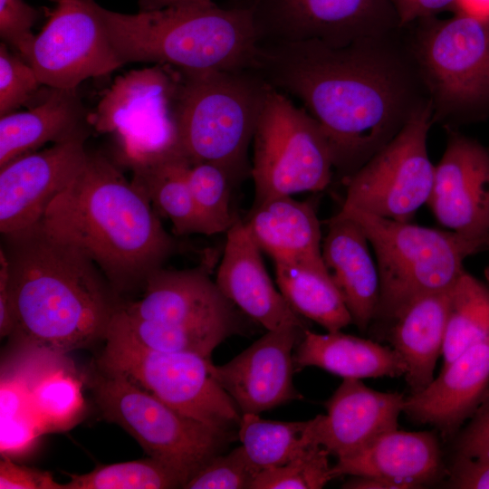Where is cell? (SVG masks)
Returning <instances> with one entry per match:
<instances>
[{"label":"cell","instance_id":"10","mask_svg":"<svg viewBox=\"0 0 489 489\" xmlns=\"http://www.w3.org/2000/svg\"><path fill=\"white\" fill-rule=\"evenodd\" d=\"M99 359L102 371L120 374L177 412L215 428L235 431L242 414L213 374L211 360L147 348L108 329Z\"/></svg>","mask_w":489,"mask_h":489},{"label":"cell","instance_id":"27","mask_svg":"<svg viewBox=\"0 0 489 489\" xmlns=\"http://www.w3.org/2000/svg\"><path fill=\"white\" fill-rule=\"evenodd\" d=\"M296 369L318 367L342 379L405 376L407 365L393 349L340 331H303L293 354Z\"/></svg>","mask_w":489,"mask_h":489},{"label":"cell","instance_id":"33","mask_svg":"<svg viewBox=\"0 0 489 489\" xmlns=\"http://www.w3.org/2000/svg\"><path fill=\"white\" fill-rule=\"evenodd\" d=\"M62 489L182 488L178 475L152 458L99 465L83 475H69Z\"/></svg>","mask_w":489,"mask_h":489},{"label":"cell","instance_id":"34","mask_svg":"<svg viewBox=\"0 0 489 489\" xmlns=\"http://www.w3.org/2000/svg\"><path fill=\"white\" fill-rule=\"evenodd\" d=\"M188 181L209 235L227 232L237 216L231 208L233 184L226 173L215 164L197 163L189 168Z\"/></svg>","mask_w":489,"mask_h":489},{"label":"cell","instance_id":"22","mask_svg":"<svg viewBox=\"0 0 489 489\" xmlns=\"http://www.w3.org/2000/svg\"><path fill=\"white\" fill-rule=\"evenodd\" d=\"M442 471V454L434 432L398 428L381 435L358 453L339 458L332 466L334 478L345 475L374 476L398 489L421 488Z\"/></svg>","mask_w":489,"mask_h":489},{"label":"cell","instance_id":"28","mask_svg":"<svg viewBox=\"0 0 489 489\" xmlns=\"http://www.w3.org/2000/svg\"><path fill=\"white\" fill-rule=\"evenodd\" d=\"M191 165L183 153H174L132 168V182L145 192L157 214L172 223L176 235H210L191 192Z\"/></svg>","mask_w":489,"mask_h":489},{"label":"cell","instance_id":"36","mask_svg":"<svg viewBox=\"0 0 489 489\" xmlns=\"http://www.w3.org/2000/svg\"><path fill=\"white\" fill-rule=\"evenodd\" d=\"M28 398L40 420L51 425L72 420L83 406L80 382L62 370L41 377Z\"/></svg>","mask_w":489,"mask_h":489},{"label":"cell","instance_id":"18","mask_svg":"<svg viewBox=\"0 0 489 489\" xmlns=\"http://www.w3.org/2000/svg\"><path fill=\"white\" fill-rule=\"evenodd\" d=\"M304 331L295 326L267 331L230 361L214 365L215 378L242 415L302 398L292 382V350Z\"/></svg>","mask_w":489,"mask_h":489},{"label":"cell","instance_id":"30","mask_svg":"<svg viewBox=\"0 0 489 489\" xmlns=\"http://www.w3.org/2000/svg\"><path fill=\"white\" fill-rule=\"evenodd\" d=\"M238 438L250 461L260 470L283 465L308 447L320 445L316 439L315 419L274 421L259 414H243Z\"/></svg>","mask_w":489,"mask_h":489},{"label":"cell","instance_id":"4","mask_svg":"<svg viewBox=\"0 0 489 489\" xmlns=\"http://www.w3.org/2000/svg\"><path fill=\"white\" fill-rule=\"evenodd\" d=\"M123 62H154L187 71L256 66L258 40L250 10L214 2L122 14L100 7Z\"/></svg>","mask_w":489,"mask_h":489},{"label":"cell","instance_id":"7","mask_svg":"<svg viewBox=\"0 0 489 489\" xmlns=\"http://www.w3.org/2000/svg\"><path fill=\"white\" fill-rule=\"evenodd\" d=\"M413 24L409 44L433 121L451 129L489 114V16L458 12Z\"/></svg>","mask_w":489,"mask_h":489},{"label":"cell","instance_id":"1","mask_svg":"<svg viewBox=\"0 0 489 489\" xmlns=\"http://www.w3.org/2000/svg\"><path fill=\"white\" fill-rule=\"evenodd\" d=\"M402 32L342 46L319 41L258 45L256 71L319 123L345 179L429 101Z\"/></svg>","mask_w":489,"mask_h":489},{"label":"cell","instance_id":"9","mask_svg":"<svg viewBox=\"0 0 489 489\" xmlns=\"http://www.w3.org/2000/svg\"><path fill=\"white\" fill-rule=\"evenodd\" d=\"M254 205L278 196L325 189L334 158L319 123L268 84L253 139Z\"/></svg>","mask_w":489,"mask_h":489},{"label":"cell","instance_id":"43","mask_svg":"<svg viewBox=\"0 0 489 489\" xmlns=\"http://www.w3.org/2000/svg\"><path fill=\"white\" fill-rule=\"evenodd\" d=\"M397 12L400 27H406L416 21L436 16L449 9L455 8L459 0H391Z\"/></svg>","mask_w":489,"mask_h":489},{"label":"cell","instance_id":"3","mask_svg":"<svg viewBox=\"0 0 489 489\" xmlns=\"http://www.w3.org/2000/svg\"><path fill=\"white\" fill-rule=\"evenodd\" d=\"M2 235L15 313L13 334L54 354L104 339L120 303L100 268L40 222Z\"/></svg>","mask_w":489,"mask_h":489},{"label":"cell","instance_id":"49","mask_svg":"<svg viewBox=\"0 0 489 489\" xmlns=\"http://www.w3.org/2000/svg\"><path fill=\"white\" fill-rule=\"evenodd\" d=\"M456 9L470 14L489 16V0H459Z\"/></svg>","mask_w":489,"mask_h":489},{"label":"cell","instance_id":"26","mask_svg":"<svg viewBox=\"0 0 489 489\" xmlns=\"http://www.w3.org/2000/svg\"><path fill=\"white\" fill-rule=\"evenodd\" d=\"M450 289L415 299L390 323L388 338L407 365L405 379L411 394L434 379L436 360L443 353Z\"/></svg>","mask_w":489,"mask_h":489},{"label":"cell","instance_id":"25","mask_svg":"<svg viewBox=\"0 0 489 489\" xmlns=\"http://www.w3.org/2000/svg\"><path fill=\"white\" fill-rule=\"evenodd\" d=\"M76 91L49 88L35 106L0 117V168L49 141L56 143L87 130L90 114Z\"/></svg>","mask_w":489,"mask_h":489},{"label":"cell","instance_id":"14","mask_svg":"<svg viewBox=\"0 0 489 489\" xmlns=\"http://www.w3.org/2000/svg\"><path fill=\"white\" fill-rule=\"evenodd\" d=\"M94 0H56V7L34 36L27 62L42 85L76 89L92 77L123 66Z\"/></svg>","mask_w":489,"mask_h":489},{"label":"cell","instance_id":"24","mask_svg":"<svg viewBox=\"0 0 489 489\" xmlns=\"http://www.w3.org/2000/svg\"><path fill=\"white\" fill-rule=\"evenodd\" d=\"M244 224L273 262L324 263L321 231L314 205L278 196L254 205Z\"/></svg>","mask_w":489,"mask_h":489},{"label":"cell","instance_id":"41","mask_svg":"<svg viewBox=\"0 0 489 489\" xmlns=\"http://www.w3.org/2000/svg\"><path fill=\"white\" fill-rule=\"evenodd\" d=\"M1 489H62L51 473L19 465L5 456L0 462Z\"/></svg>","mask_w":489,"mask_h":489},{"label":"cell","instance_id":"20","mask_svg":"<svg viewBox=\"0 0 489 489\" xmlns=\"http://www.w3.org/2000/svg\"><path fill=\"white\" fill-rule=\"evenodd\" d=\"M405 398L380 392L358 379H343L315 419L317 442L339 458L350 456L398 427Z\"/></svg>","mask_w":489,"mask_h":489},{"label":"cell","instance_id":"8","mask_svg":"<svg viewBox=\"0 0 489 489\" xmlns=\"http://www.w3.org/2000/svg\"><path fill=\"white\" fill-rule=\"evenodd\" d=\"M102 373L93 390L103 417L123 427L150 457L176 473L183 486L235 439V431L185 416L120 374Z\"/></svg>","mask_w":489,"mask_h":489},{"label":"cell","instance_id":"39","mask_svg":"<svg viewBox=\"0 0 489 489\" xmlns=\"http://www.w3.org/2000/svg\"><path fill=\"white\" fill-rule=\"evenodd\" d=\"M39 12L24 0H0V36L24 61L35 35L32 29Z\"/></svg>","mask_w":489,"mask_h":489},{"label":"cell","instance_id":"12","mask_svg":"<svg viewBox=\"0 0 489 489\" xmlns=\"http://www.w3.org/2000/svg\"><path fill=\"white\" fill-rule=\"evenodd\" d=\"M433 123L428 101L391 141L346 178L341 207L409 222L427 203L434 185L435 166L427 152Z\"/></svg>","mask_w":489,"mask_h":489},{"label":"cell","instance_id":"48","mask_svg":"<svg viewBox=\"0 0 489 489\" xmlns=\"http://www.w3.org/2000/svg\"><path fill=\"white\" fill-rule=\"evenodd\" d=\"M211 2L213 0H138L139 11L155 10L178 5L207 4Z\"/></svg>","mask_w":489,"mask_h":489},{"label":"cell","instance_id":"29","mask_svg":"<svg viewBox=\"0 0 489 489\" xmlns=\"http://www.w3.org/2000/svg\"><path fill=\"white\" fill-rule=\"evenodd\" d=\"M276 283L290 306L328 331L352 323L351 316L324 263L274 262Z\"/></svg>","mask_w":489,"mask_h":489},{"label":"cell","instance_id":"5","mask_svg":"<svg viewBox=\"0 0 489 489\" xmlns=\"http://www.w3.org/2000/svg\"><path fill=\"white\" fill-rule=\"evenodd\" d=\"M177 70L173 116L179 149L192 165L220 167L235 186L251 174L248 149L268 83L254 68Z\"/></svg>","mask_w":489,"mask_h":489},{"label":"cell","instance_id":"21","mask_svg":"<svg viewBox=\"0 0 489 489\" xmlns=\"http://www.w3.org/2000/svg\"><path fill=\"white\" fill-rule=\"evenodd\" d=\"M489 391V339L461 353L420 392L405 398L403 413L412 421L453 436Z\"/></svg>","mask_w":489,"mask_h":489},{"label":"cell","instance_id":"31","mask_svg":"<svg viewBox=\"0 0 489 489\" xmlns=\"http://www.w3.org/2000/svg\"><path fill=\"white\" fill-rule=\"evenodd\" d=\"M487 339H489V288L464 271L450 289L442 353L444 366L471 346Z\"/></svg>","mask_w":489,"mask_h":489},{"label":"cell","instance_id":"38","mask_svg":"<svg viewBox=\"0 0 489 489\" xmlns=\"http://www.w3.org/2000/svg\"><path fill=\"white\" fill-rule=\"evenodd\" d=\"M42 83L32 66L0 43V116L14 112L39 91Z\"/></svg>","mask_w":489,"mask_h":489},{"label":"cell","instance_id":"45","mask_svg":"<svg viewBox=\"0 0 489 489\" xmlns=\"http://www.w3.org/2000/svg\"><path fill=\"white\" fill-rule=\"evenodd\" d=\"M15 328V313L9 287L8 264L0 248V335L13 334Z\"/></svg>","mask_w":489,"mask_h":489},{"label":"cell","instance_id":"32","mask_svg":"<svg viewBox=\"0 0 489 489\" xmlns=\"http://www.w3.org/2000/svg\"><path fill=\"white\" fill-rule=\"evenodd\" d=\"M108 329L120 332L155 350L188 352L208 359L220 343L228 337L237 334L228 328L200 330L164 326L129 316L120 306L114 312Z\"/></svg>","mask_w":489,"mask_h":489},{"label":"cell","instance_id":"46","mask_svg":"<svg viewBox=\"0 0 489 489\" xmlns=\"http://www.w3.org/2000/svg\"><path fill=\"white\" fill-rule=\"evenodd\" d=\"M24 402L20 388L11 384L2 383L1 387V419L9 418L22 413Z\"/></svg>","mask_w":489,"mask_h":489},{"label":"cell","instance_id":"47","mask_svg":"<svg viewBox=\"0 0 489 489\" xmlns=\"http://www.w3.org/2000/svg\"><path fill=\"white\" fill-rule=\"evenodd\" d=\"M345 489H398L395 484L374 476L352 475L350 479L342 484Z\"/></svg>","mask_w":489,"mask_h":489},{"label":"cell","instance_id":"44","mask_svg":"<svg viewBox=\"0 0 489 489\" xmlns=\"http://www.w3.org/2000/svg\"><path fill=\"white\" fill-rule=\"evenodd\" d=\"M23 413V412H22ZM22 413L1 419V451L14 452L24 448L34 438V427Z\"/></svg>","mask_w":489,"mask_h":489},{"label":"cell","instance_id":"17","mask_svg":"<svg viewBox=\"0 0 489 489\" xmlns=\"http://www.w3.org/2000/svg\"><path fill=\"white\" fill-rule=\"evenodd\" d=\"M137 319L185 329L228 328L237 334L243 321L235 306L202 268L169 270L161 267L147 279L144 295L120 305Z\"/></svg>","mask_w":489,"mask_h":489},{"label":"cell","instance_id":"23","mask_svg":"<svg viewBox=\"0 0 489 489\" xmlns=\"http://www.w3.org/2000/svg\"><path fill=\"white\" fill-rule=\"evenodd\" d=\"M368 237L354 220L337 214L328 222L321 244L323 262L351 316L364 331L374 320L379 299V275Z\"/></svg>","mask_w":489,"mask_h":489},{"label":"cell","instance_id":"2","mask_svg":"<svg viewBox=\"0 0 489 489\" xmlns=\"http://www.w3.org/2000/svg\"><path fill=\"white\" fill-rule=\"evenodd\" d=\"M40 224L88 256L118 295L144 288L148 277L178 251L145 192L97 152L88 151Z\"/></svg>","mask_w":489,"mask_h":489},{"label":"cell","instance_id":"19","mask_svg":"<svg viewBox=\"0 0 489 489\" xmlns=\"http://www.w3.org/2000/svg\"><path fill=\"white\" fill-rule=\"evenodd\" d=\"M262 250L238 216L226 232L216 283L222 293L267 331L285 327L308 329V322L290 306L264 266Z\"/></svg>","mask_w":489,"mask_h":489},{"label":"cell","instance_id":"6","mask_svg":"<svg viewBox=\"0 0 489 489\" xmlns=\"http://www.w3.org/2000/svg\"><path fill=\"white\" fill-rule=\"evenodd\" d=\"M356 221L372 245L379 275L374 320L391 323L415 299L449 290L463 263L484 245L453 231L400 222L355 208L338 213Z\"/></svg>","mask_w":489,"mask_h":489},{"label":"cell","instance_id":"40","mask_svg":"<svg viewBox=\"0 0 489 489\" xmlns=\"http://www.w3.org/2000/svg\"><path fill=\"white\" fill-rule=\"evenodd\" d=\"M455 457L489 461V391L457 437Z\"/></svg>","mask_w":489,"mask_h":489},{"label":"cell","instance_id":"50","mask_svg":"<svg viewBox=\"0 0 489 489\" xmlns=\"http://www.w3.org/2000/svg\"><path fill=\"white\" fill-rule=\"evenodd\" d=\"M488 246H489V238L487 240V244H486ZM486 275H487V278L489 279V268L487 269L486 271Z\"/></svg>","mask_w":489,"mask_h":489},{"label":"cell","instance_id":"15","mask_svg":"<svg viewBox=\"0 0 489 489\" xmlns=\"http://www.w3.org/2000/svg\"><path fill=\"white\" fill-rule=\"evenodd\" d=\"M88 130L0 168V232L9 235L38 224L53 199L73 180L88 150Z\"/></svg>","mask_w":489,"mask_h":489},{"label":"cell","instance_id":"16","mask_svg":"<svg viewBox=\"0 0 489 489\" xmlns=\"http://www.w3.org/2000/svg\"><path fill=\"white\" fill-rule=\"evenodd\" d=\"M447 129L427 204L443 226L483 245L489 238V151L478 141Z\"/></svg>","mask_w":489,"mask_h":489},{"label":"cell","instance_id":"13","mask_svg":"<svg viewBox=\"0 0 489 489\" xmlns=\"http://www.w3.org/2000/svg\"><path fill=\"white\" fill-rule=\"evenodd\" d=\"M259 44L319 41L342 46L400 30L391 0H244Z\"/></svg>","mask_w":489,"mask_h":489},{"label":"cell","instance_id":"42","mask_svg":"<svg viewBox=\"0 0 489 489\" xmlns=\"http://www.w3.org/2000/svg\"><path fill=\"white\" fill-rule=\"evenodd\" d=\"M446 485L456 489H489V461L455 457Z\"/></svg>","mask_w":489,"mask_h":489},{"label":"cell","instance_id":"11","mask_svg":"<svg viewBox=\"0 0 489 489\" xmlns=\"http://www.w3.org/2000/svg\"><path fill=\"white\" fill-rule=\"evenodd\" d=\"M156 64L120 76L89 121L112 133L121 160L131 169L181 152L173 116L177 70Z\"/></svg>","mask_w":489,"mask_h":489},{"label":"cell","instance_id":"35","mask_svg":"<svg viewBox=\"0 0 489 489\" xmlns=\"http://www.w3.org/2000/svg\"><path fill=\"white\" fill-rule=\"evenodd\" d=\"M330 452L313 445L287 464L261 471L251 489H320L334 478Z\"/></svg>","mask_w":489,"mask_h":489},{"label":"cell","instance_id":"37","mask_svg":"<svg viewBox=\"0 0 489 489\" xmlns=\"http://www.w3.org/2000/svg\"><path fill=\"white\" fill-rule=\"evenodd\" d=\"M261 471L250 461L242 446L218 455L193 475L187 489H251Z\"/></svg>","mask_w":489,"mask_h":489}]
</instances>
